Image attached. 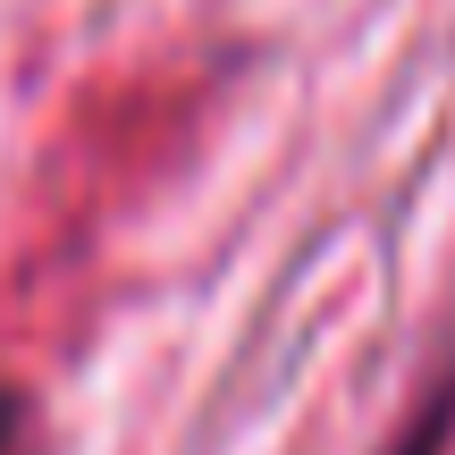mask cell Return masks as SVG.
<instances>
[{
    "mask_svg": "<svg viewBox=\"0 0 455 455\" xmlns=\"http://www.w3.org/2000/svg\"><path fill=\"white\" fill-rule=\"evenodd\" d=\"M439 439H447V413H422V422H413V439L396 447V455H439Z\"/></svg>",
    "mask_w": 455,
    "mask_h": 455,
    "instance_id": "cell-1",
    "label": "cell"
},
{
    "mask_svg": "<svg viewBox=\"0 0 455 455\" xmlns=\"http://www.w3.org/2000/svg\"><path fill=\"white\" fill-rule=\"evenodd\" d=\"M17 447V396H0V455Z\"/></svg>",
    "mask_w": 455,
    "mask_h": 455,
    "instance_id": "cell-2",
    "label": "cell"
}]
</instances>
